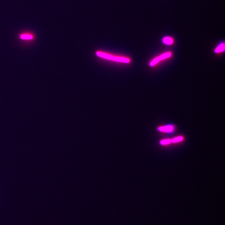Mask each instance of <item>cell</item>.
<instances>
[{
	"label": "cell",
	"instance_id": "cell-1",
	"mask_svg": "<svg viewBox=\"0 0 225 225\" xmlns=\"http://www.w3.org/2000/svg\"><path fill=\"white\" fill-rule=\"evenodd\" d=\"M98 56H100V57H102V58H106V59H109V60H113V56H111V55L103 53L101 52H98L97 53Z\"/></svg>",
	"mask_w": 225,
	"mask_h": 225
},
{
	"label": "cell",
	"instance_id": "cell-2",
	"mask_svg": "<svg viewBox=\"0 0 225 225\" xmlns=\"http://www.w3.org/2000/svg\"><path fill=\"white\" fill-rule=\"evenodd\" d=\"M159 130L163 132H170L173 130V127L172 126H166L161 127L158 128Z\"/></svg>",
	"mask_w": 225,
	"mask_h": 225
},
{
	"label": "cell",
	"instance_id": "cell-3",
	"mask_svg": "<svg viewBox=\"0 0 225 225\" xmlns=\"http://www.w3.org/2000/svg\"><path fill=\"white\" fill-rule=\"evenodd\" d=\"M113 60L116 62H125V63H128L129 62V60L128 58H121V57H114Z\"/></svg>",
	"mask_w": 225,
	"mask_h": 225
},
{
	"label": "cell",
	"instance_id": "cell-4",
	"mask_svg": "<svg viewBox=\"0 0 225 225\" xmlns=\"http://www.w3.org/2000/svg\"><path fill=\"white\" fill-rule=\"evenodd\" d=\"M225 45L224 44H221L215 50V52L216 53H218L222 52L223 51H224L225 50Z\"/></svg>",
	"mask_w": 225,
	"mask_h": 225
},
{
	"label": "cell",
	"instance_id": "cell-5",
	"mask_svg": "<svg viewBox=\"0 0 225 225\" xmlns=\"http://www.w3.org/2000/svg\"><path fill=\"white\" fill-rule=\"evenodd\" d=\"M163 42L164 43L166 44L170 45L173 43V41L172 38L168 37H165L163 39Z\"/></svg>",
	"mask_w": 225,
	"mask_h": 225
},
{
	"label": "cell",
	"instance_id": "cell-6",
	"mask_svg": "<svg viewBox=\"0 0 225 225\" xmlns=\"http://www.w3.org/2000/svg\"><path fill=\"white\" fill-rule=\"evenodd\" d=\"M171 56V53H168L163 54L161 55V56H160L159 59L160 60H162L164 59L165 58H168V57H169Z\"/></svg>",
	"mask_w": 225,
	"mask_h": 225
},
{
	"label": "cell",
	"instance_id": "cell-7",
	"mask_svg": "<svg viewBox=\"0 0 225 225\" xmlns=\"http://www.w3.org/2000/svg\"><path fill=\"white\" fill-rule=\"evenodd\" d=\"M21 38L23 39H33L32 36L31 35H27V34H25V35H22L21 36Z\"/></svg>",
	"mask_w": 225,
	"mask_h": 225
},
{
	"label": "cell",
	"instance_id": "cell-8",
	"mask_svg": "<svg viewBox=\"0 0 225 225\" xmlns=\"http://www.w3.org/2000/svg\"><path fill=\"white\" fill-rule=\"evenodd\" d=\"M159 61L160 60L159 59V58H155V59H154L152 62H151V63H150V66H151V67H153V66H154L155 64L158 63Z\"/></svg>",
	"mask_w": 225,
	"mask_h": 225
},
{
	"label": "cell",
	"instance_id": "cell-9",
	"mask_svg": "<svg viewBox=\"0 0 225 225\" xmlns=\"http://www.w3.org/2000/svg\"><path fill=\"white\" fill-rule=\"evenodd\" d=\"M182 139H183V138L181 137H179L175 138V139H173L172 140V142L173 143H176L177 142L181 141V140H182Z\"/></svg>",
	"mask_w": 225,
	"mask_h": 225
},
{
	"label": "cell",
	"instance_id": "cell-10",
	"mask_svg": "<svg viewBox=\"0 0 225 225\" xmlns=\"http://www.w3.org/2000/svg\"><path fill=\"white\" fill-rule=\"evenodd\" d=\"M171 142V140H166L161 141V144H163V145H164V144H170Z\"/></svg>",
	"mask_w": 225,
	"mask_h": 225
}]
</instances>
